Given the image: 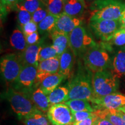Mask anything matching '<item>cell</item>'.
I'll return each mask as SVG.
<instances>
[{
    "instance_id": "1",
    "label": "cell",
    "mask_w": 125,
    "mask_h": 125,
    "mask_svg": "<svg viewBox=\"0 0 125 125\" xmlns=\"http://www.w3.org/2000/svg\"><path fill=\"white\" fill-rule=\"evenodd\" d=\"M92 74L81 61H79L76 73L68 84L69 89L68 100L81 99L90 101L93 99L92 78L93 74Z\"/></svg>"
},
{
    "instance_id": "2",
    "label": "cell",
    "mask_w": 125,
    "mask_h": 125,
    "mask_svg": "<svg viewBox=\"0 0 125 125\" xmlns=\"http://www.w3.org/2000/svg\"><path fill=\"white\" fill-rule=\"evenodd\" d=\"M112 46L107 42L98 44L90 48L83 57V63L86 68L94 74L97 72L109 70L112 62Z\"/></svg>"
},
{
    "instance_id": "3",
    "label": "cell",
    "mask_w": 125,
    "mask_h": 125,
    "mask_svg": "<svg viewBox=\"0 0 125 125\" xmlns=\"http://www.w3.org/2000/svg\"><path fill=\"white\" fill-rule=\"evenodd\" d=\"M90 20H118L125 10L123 0H94L90 5Z\"/></svg>"
},
{
    "instance_id": "4",
    "label": "cell",
    "mask_w": 125,
    "mask_h": 125,
    "mask_svg": "<svg viewBox=\"0 0 125 125\" xmlns=\"http://www.w3.org/2000/svg\"><path fill=\"white\" fill-rule=\"evenodd\" d=\"M6 98L13 111L20 120L35 112L40 111L36 107L29 95L17 91L13 87H10L7 90Z\"/></svg>"
},
{
    "instance_id": "5",
    "label": "cell",
    "mask_w": 125,
    "mask_h": 125,
    "mask_svg": "<svg viewBox=\"0 0 125 125\" xmlns=\"http://www.w3.org/2000/svg\"><path fill=\"white\" fill-rule=\"evenodd\" d=\"M93 98H100L112 93H117L119 81L109 70L97 72L92 78Z\"/></svg>"
},
{
    "instance_id": "6",
    "label": "cell",
    "mask_w": 125,
    "mask_h": 125,
    "mask_svg": "<svg viewBox=\"0 0 125 125\" xmlns=\"http://www.w3.org/2000/svg\"><path fill=\"white\" fill-rule=\"evenodd\" d=\"M70 47L75 58H83L90 48L97 45L91 34L82 26L75 28L69 34Z\"/></svg>"
},
{
    "instance_id": "7",
    "label": "cell",
    "mask_w": 125,
    "mask_h": 125,
    "mask_svg": "<svg viewBox=\"0 0 125 125\" xmlns=\"http://www.w3.org/2000/svg\"><path fill=\"white\" fill-rule=\"evenodd\" d=\"M38 67L27 65L22 67L17 79L12 83V87L17 91L30 95L35 87Z\"/></svg>"
},
{
    "instance_id": "8",
    "label": "cell",
    "mask_w": 125,
    "mask_h": 125,
    "mask_svg": "<svg viewBox=\"0 0 125 125\" xmlns=\"http://www.w3.org/2000/svg\"><path fill=\"white\" fill-rule=\"evenodd\" d=\"M22 67L18 54L9 53L1 58L0 71L1 76L7 83H12L17 79Z\"/></svg>"
},
{
    "instance_id": "9",
    "label": "cell",
    "mask_w": 125,
    "mask_h": 125,
    "mask_svg": "<svg viewBox=\"0 0 125 125\" xmlns=\"http://www.w3.org/2000/svg\"><path fill=\"white\" fill-rule=\"evenodd\" d=\"M89 27L97 38L103 42H108L121 27V25L119 20H90Z\"/></svg>"
},
{
    "instance_id": "10",
    "label": "cell",
    "mask_w": 125,
    "mask_h": 125,
    "mask_svg": "<svg viewBox=\"0 0 125 125\" xmlns=\"http://www.w3.org/2000/svg\"><path fill=\"white\" fill-rule=\"evenodd\" d=\"M47 118L52 125H72L75 122L71 110L62 103L52 105L47 112Z\"/></svg>"
},
{
    "instance_id": "11",
    "label": "cell",
    "mask_w": 125,
    "mask_h": 125,
    "mask_svg": "<svg viewBox=\"0 0 125 125\" xmlns=\"http://www.w3.org/2000/svg\"><path fill=\"white\" fill-rule=\"evenodd\" d=\"M92 105L97 109H118L125 105V96L117 93H112L100 98H94L90 101Z\"/></svg>"
},
{
    "instance_id": "12",
    "label": "cell",
    "mask_w": 125,
    "mask_h": 125,
    "mask_svg": "<svg viewBox=\"0 0 125 125\" xmlns=\"http://www.w3.org/2000/svg\"><path fill=\"white\" fill-rule=\"evenodd\" d=\"M59 65L60 56L39 62L35 87L45 76L48 75L59 73Z\"/></svg>"
},
{
    "instance_id": "13",
    "label": "cell",
    "mask_w": 125,
    "mask_h": 125,
    "mask_svg": "<svg viewBox=\"0 0 125 125\" xmlns=\"http://www.w3.org/2000/svg\"><path fill=\"white\" fill-rule=\"evenodd\" d=\"M82 23L80 19L62 13L57 17L54 30L69 35L75 28L82 26Z\"/></svg>"
},
{
    "instance_id": "14",
    "label": "cell",
    "mask_w": 125,
    "mask_h": 125,
    "mask_svg": "<svg viewBox=\"0 0 125 125\" xmlns=\"http://www.w3.org/2000/svg\"><path fill=\"white\" fill-rule=\"evenodd\" d=\"M111 72L115 77H125V46L119 47L112 55Z\"/></svg>"
},
{
    "instance_id": "15",
    "label": "cell",
    "mask_w": 125,
    "mask_h": 125,
    "mask_svg": "<svg viewBox=\"0 0 125 125\" xmlns=\"http://www.w3.org/2000/svg\"><path fill=\"white\" fill-rule=\"evenodd\" d=\"M42 42L43 41L41 40L38 43L28 45L26 49L19 55L23 66L27 65L38 66V54Z\"/></svg>"
},
{
    "instance_id": "16",
    "label": "cell",
    "mask_w": 125,
    "mask_h": 125,
    "mask_svg": "<svg viewBox=\"0 0 125 125\" xmlns=\"http://www.w3.org/2000/svg\"><path fill=\"white\" fill-rule=\"evenodd\" d=\"M75 57L70 47L60 56V65L59 73L65 78L71 77V72L74 65Z\"/></svg>"
},
{
    "instance_id": "17",
    "label": "cell",
    "mask_w": 125,
    "mask_h": 125,
    "mask_svg": "<svg viewBox=\"0 0 125 125\" xmlns=\"http://www.w3.org/2000/svg\"><path fill=\"white\" fill-rule=\"evenodd\" d=\"M65 78L59 73L50 74L42 79V81L36 86L40 87L47 96L49 94L62 83Z\"/></svg>"
},
{
    "instance_id": "18",
    "label": "cell",
    "mask_w": 125,
    "mask_h": 125,
    "mask_svg": "<svg viewBox=\"0 0 125 125\" xmlns=\"http://www.w3.org/2000/svg\"><path fill=\"white\" fill-rule=\"evenodd\" d=\"M36 107L43 113L48 112L51 105L47 95L40 87H35L29 95Z\"/></svg>"
},
{
    "instance_id": "19",
    "label": "cell",
    "mask_w": 125,
    "mask_h": 125,
    "mask_svg": "<svg viewBox=\"0 0 125 125\" xmlns=\"http://www.w3.org/2000/svg\"><path fill=\"white\" fill-rule=\"evenodd\" d=\"M50 37L52 41V45L60 56L70 47L69 35L54 30L50 34Z\"/></svg>"
},
{
    "instance_id": "20",
    "label": "cell",
    "mask_w": 125,
    "mask_h": 125,
    "mask_svg": "<svg viewBox=\"0 0 125 125\" xmlns=\"http://www.w3.org/2000/svg\"><path fill=\"white\" fill-rule=\"evenodd\" d=\"M10 46L14 49L23 52L26 49L28 45L26 42L25 35L21 29L16 28L12 32L9 40Z\"/></svg>"
},
{
    "instance_id": "21",
    "label": "cell",
    "mask_w": 125,
    "mask_h": 125,
    "mask_svg": "<svg viewBox=\"0 0 125 125\" xmlns=\"http://www.w3.org/2000/svg\"><path fill=\"white\" fill-rule=\"evenodd\" d=\"M94 112L98 118L108 120L114 125H125V121L119 115L117 109H97Z\"/></svg>"
},
{
    "instance_id": "22",
    "label": "cell",
    "mask_w": 125,
    "mask_h": 125,
    "mask_svg": "<svg viewBox=\"0 0 125 125\" xmlns=\"http://www.w3.org/2000/svg\"><path fill=\"white\" fill-rule=\"evenodd\" d=\"M90 101L86 100L73 99L65 101L64 104L68 106L72 112H94L96 109L90 103Z\"/></svg>"
},
{
    "instance_id": "23",
    "label": "cell",
    "mask_w": 125,
    "mask_h": 125,
    "mask_svg": "<svg viewBox=\"0 0 125 125\" xmlns=\"http://www.w3.org/2000/svg\"><path fill=\"white\" fill-rule=\"evenodd\" d=\"M69 89L68 87L59 86L56 87L48 95L49 103L51 105L65 103L68 100Z\"/></svg>"
},
{
    "instance_id": "24",
    "label": "cell",
    "mask_w": 125,
    "mask_h": 125,
    "mask_svg": "<svg viewBox=\"0 0 125 125\" xmlns=\"http://www.w3.org/2000/svg\"><path fill=\"white\" fill-rule=\"evenodd\" d=\"M85 7L79 0H65L64 13L78 18L83 13Z\"/></svg>"
},
{
    "instance_id": "25",
    "label": "cell",
    "mask_w": 125,
    "mask_h": 125,
    "mask_svg": "<svg viewBox=\"0 0 125 125\" xmlns=\"http://www.w3.org/2000/svg\"><path fill=\"white\" fill-rule=\"evenodd\" d=\"M57 16L49 13L47 16L38 24V31L41 35L50 34L55 30Z\"/></svg>"
},
{
    "instance_id": "26",
    "label": "cell",
    "mask_w": 125,
    "mask_h": 125,
    "mask_svg": "<svg viewBox=\"0 0 125 125\" xmlns=\"http://www.w3.org/2000/svg\"><path fill=\"white\" fill-rule=\"evenodd\" d=\"M65 0H46L45 7L49 13L56 16L64 13Z\"/></svg>"
},
{
    "instance_id": "27",
    "label": "cell",
    "mask_w": 125,
    "mask_h": 125,
    "mask_svg": "<svg viewBox=\"0 0 125 125\" xmlns=\"http://www.w3.org/2000/svg\"><path fill=\"white\" fill-rule=\"evenodd\" d=\"M21 121L24 125H49L48 119L41 111L35 112Z\"/></svg>"
},
{
    "instance_id": "28",
    "label": "cell",
    "mask_w": 125,
    "mask_h": 125,
    "mask_svg": "<svg viewBox=\"0 0 125 125\" xmlns=\"http://www.w3.org/2000/svg\"><path fill=\"white\" fill-rule=\"evenodd\" d=\"M59 56L52 45H42L38 54V62Z\"/></svg>"
},
{
    "instance_id": "29",
    "label": "cell",
    "mask_w": 125,
    "mask_h": 125,
    "mask_svg": "<svg viewBox=\"0 0 125 125\" xmlns=\"http://www.w3.org/2000/svg\"><path fill=\"white\" fill-rule=\"evenodd\" d=\"M18 16L17 20L19 26L21 28L24 25L27 24L32 20V14L27 11L20 5H18Z\"/></svg>"
},
{
    "instance_id": "30",
    "label": "cell",
    "mask_w": 125,
    "mask_h": 125,
    "mask_svg": "<svg viewBox=\"0 0 125 125\" xmlns=\"http://www.w3.org/2000/svg\"><path fill=\"white\" fill-rule=\"evenodd\" d=\"M109 45L121 47L125 46V29L120 27L112 37L111 40L107 42Z\"/></svg>"
},
{
    "instance_id": "31",
    "label": "cell",
    "mask_w": 125,
    "mask_h": 125,
    "mask_svg": "<svg viewBox=\"0 0 125 125\" xmlns=\"http://www.w3.org/2000/svg\"><path fill=\"white\" fill-rule=\"evenodd\" d=\"M20 5L32 14L40 8L45 6V4L43 0H24Z\"/></svg>"
},
{
    "instance_id": "32",
    "label": "cell",
    "mask_w": 125,
    "mask_h": 125,
    "mask_svg": "<svg viewBox=\"0 0 125 125\" xmlns=\"http://www.w3.org/2000/svg\"><path fill=\"white\" fill-rule=\"evenodd\" d=\"M49 12L45 6L41 7L32 14V21L38 24L46 18Z\"/></svg>"
},
{
    "instance_id": "33",
    "label": "cell",
    "mask_w": 125,
    "mask_h": 125,
    "mask_svg": "<svg viewBox=\"0 0 125 125\" xmlns=\"http://www.w3.org/2000/svg\"><path fill=\"white\" fill-rule=\"evenodd\" d=\"M20 29L22 30L24 35H28V34L34 33L38 31V24L31 20V21L24 25Z\"/></svg>"
},
{
    "instance_id": "34",
    "label": "cell",
    "mask_w": 125,
    "mask_h": 125,
    "mask_svg": "<svg viewBox=\"0 0 125 125\" xmlns=\"http://www.w3.org/2000/svg\"><path fill=\"white\" fill-rule=\"evenodd\" d=\"M75 118V122L82 121L86 119L90 118L94 115V112H86V111H81V112H72Z\"/></svg>"
},
{
    "instance_id": "35",
    "label": "cell",
    "mask_w": 125,
    "mask_h": 125,
    "mask_svg": "<svg viewBox=\"0 0 125 125\" xmlns=\"http://www.w3.org/2000/svg\"><path fill=\"white\" fill-rule=\"evenodd\" d=\"M26 42L28 45H34L36 43H38L41 41L40 36H39L38 31L34 32V33L25 35Z\"/></svg>"
},
{
    "instance_id": "36",
    "label": "cell",
    "mask_w": 125,
    "mask_h": 125,
    "mask_svg": "<svg viewBox=\"0 0 125 125\" xmlns=\"http://www.w3.org/2000/svg\"><path fill=\"white\" fill-rule=\"evenodd\" d=\"M98 118V116L94 112V115L93 116L83 120L82 121L74 122V123L72 125H93L97 122Z\"/></svg>"
},
{
    "instance_id": "37",
    "label": "cell",
    "mask_w": 125,
    "mask_h": 125,
    "mask_svg": "<svg viewBox=\"0 0 125 125\" xmlns=\"http://www.w3.org/2000/svg\"><path fill=\"white\" fill-rule=\"evenodd\" d=\"M1 5H6L11 8H18L19 4V0H1Z\"/></svg>"
},
{
    "instance_id": "38",
    "label": "cell",
    "mask_w": 125,
    "mask_h": 125,
    "mask_svg": "<svg viewBox=\"0 0 125 125\" xmlns=\"http://www.w3.org/2000/svg\"><path fill=\"white\" fill-rule=\"evenodd\" d=\"M96 124L97 125H114L113 123H112L108 120L105 119H101L98 118Z\"/></svg>"
},
{
    "instance_id": "39",
    "label": "cell",
    "mask_w": 125,
    "mask_h": 125,
    "mask_svg": "<svg viewBox=\"0 0 125 125\" xmlns=\"http://www.w3.org/2000/svg\"><path fill=\"white\" fill-rule=\"evenodd\" d=\"M119 22L120 25H121V28H125V10L120 18Z\"/></svg>"
},
{
    "instance_id": "40",
    "label": "cell",
    "mask_w": 125,
    "mask_h": 125,
    "mask_svg": "<svg viewBox=\"0 0 125 125\" xmlns=\"http://www.w3.org/2000/svg\"><path fill=\"white\" fill-rule=\"evenodd\" d=\"M117 111H118V114H119V115H120L125 121V113L123 112L122 111H121L118 110V109H117Z\"/></svg>"
},
{
    "instance_id": "41",
    "label": "cell",
    "mask_w": 125,
    "mask_h": 125,
    "mask_svg": "<svg viewBox=\"0 0 125 125\" xmlns=\"http://www.w3.org/2000/svg\"><path fill=\"white\" fill-rule=\"evenodd\" d=\"M118 109V110L121 111H122L123 112H124V113H125V105L123 106L122 107L119 108Z\"/></svg>"
},
{
    "instance_id": "42",
    "label": "cell",
    "mask_w": 125,
    "mask_h": 125,
    "mask_svg": "<svg viewBox=\"0 0 125 125\" xmlns=\"http://www.w3.org/2000/svg\"><path fill=\"white\" fill-rule=\"evenodd\" d=\"M79 1H81V2H82V4H83V5H85V0H79Z\"/></svg>"
},
{
    "instance_id": "43",
    "label": "cell",
    "mask_w": 125,
    "mask_h": 125,
    "mask_svg": "<svg viewBox=\"0 0 125 125\" xmlns=\"http://www.w3.org/2000/svg\"><path fill=\"white\" fill-rule=\"evenodd\" d=\"M19 3H21V2H22L23 1H24V0H19Z\"/></svg>"
},
{
    "instance_id": "44",
    "label": "cell",
    "mask_w": 125,
    "mask_h": 125,
    "mask_svg": "<svg viewBox=\"0 0 125 125\" xmlns=\"http://www.w3.org/2000/svg\"><path fill=\"white\" fill-rule=\"evenodd\" d=\"M43 1H44V2H45H45H46V0H43Z\"/></svg>"
},
{
    "instance_id": "45",
    "label": "cell",
    "mask_w": 125,
    "mask_h": 125,
    "mask_svg": "<svg viewBox=\"0 0 125 125\" xmlns=\"http://www.w3.org/2000/svg\"><path fill=\"white\" fill-rule=\"evenodd\" d=\"M93 125H97V124H96V123H95V124H94Z\"/></svg>"
}]
</instances>
